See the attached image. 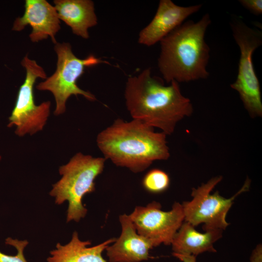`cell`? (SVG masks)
<instances>
[{
	"label": "cell",
	"instance_id": "3",
	"mask_svg": "<svg viewBox=\"0 0 262 262\" xmlns=\"http://www.w3.org/2000/svg\"><path fill=\"white\" fill-rule=\"evenodd\" d=\"M209 14L195 22H184L161 40L158 66L164 80L170 83L207 79L210 49L205 40L211 23Z\"/></svg>",
	"mask_w": 262,
	"mask_h": 262
},
{
	"label": "cell",
	"instance_id": "7",
	"mask_svg": "<svg viewBox=\"0 0 262 262\" xmlns=\"http://www.w3.org/2000/svg\"><path fill=\"white\" fill-rule=\"evenodd\" d=\"M222 180L221 176H216L196 188L192 189V199L181 204L185 221L194 227L202 223L204 231L226 229L229 225L226 221L228 211L235 197L249 190L250 180L247 178L237 193L230 198H226L220 195L218 191L211 194Z\"/></svg>",
	"mask_w": 262,
	"mask_h": 262
},
{
	"label": "cell",
	"instance_id": "19",
	"mask_svg": "<svg viewBox=\"0 0 262 262\" xmlns=\"http://www.w3.org/2000/svg\"><path fill=\"white\" fill-rule=\"evenodd\" d=\"M250 262H262V247L261 245H258L252 252Z\"/></svg>",
	"mask_w": 262,
	"mask_h": 262
},
{
	"label": "cell",
	"instance_id": "10",
	"mask_svg": "<svg viewBox=\"0 0 262 262\" xmlns=\"http://www.w3.org/2000/svg\"><path fill=\"white\" fill-rule=\"evenodd\" d=\"M202 6L200 4L180 6L171 0H161L153 19L140 32L138 43L149 47L160 42Z\"/></svg>",
	"mask_w": 262,
	"mask_h": 262
},
{
	"label": "cell",
	"instance_id": "13",
	"mask_svg": "<svg viewBox=\"0 0 262 262\" xmlns=\"http://www.w3.org/2000/svg\"><path fill=\"white\" fill-rule=\"evenodd\" d=\"M53 3L59 19L69 26L74 34L88 38L89 28L98 23L94 2L90 0H55Z\"/></svg>",
	"mask_w": 262,
	"mask_h": 262
},
{
	"label": "cell",
	"instance_id": "5",
	"mask_svg": "<svg viewBox=\"0 0 262 262\" xmlns=\"http://www.w3.org/2000/svg\"><path fill=\"white\" fill-rule=\"evenodd\" d=\"M230 26L240 52L237 78L230 87L238 93L251 118L262 117L260 85L254 68L252 55L262 44V32L247 26L238 17L231 18Z\"/></svg>",
	"mask_w": 262,
	"mask_h": 262
},
{
	"label": "cell",
	"instance_id": "15",
	"mask_svg": "<svg viewBox=\"0 0 262 262\" xmlns=\"http://www.w3.org/2000/svg\"><path fill=\"white\" fill-rule=\"evenodd\" d=\"M116 238H111L98 245L87 247L89 241H81L74 231L70 241L65 245L58 243L55 249L50 252L47 262H107L102 252Z\"/></svg>",
	"mask_w": 262,
	"mask_h": 262
},
{
	"label": "cell",
	"instance_id": "4",
	"mask_svg": "<svg viewBox=\"0 0 262 262\" xmlns=\"http://www.w3.org/2000/svg\"><path fill=\"white\" fill-rule=\"evenodd\" d=\"M106 160L104 157L96 158L80 152L60 167L62 177L53 184L49 195L58 205L68 201L67 222H79L85 216L87 210L82 199L95 190V180L103 171Z\"/></svg>",
	"mask_w": 262,
	"mask_h": 262
},
{
	"label": "cell",
	"instance_id": "6",
	"mask_svg": "<svg viewBox=\"0 0 262 262\" xmlns=\"http://www.w3.org/2000/svg\"><path fill=\"white\" fill-rule=\"evenodd\" d=\"M54 50L57 56L56 70L44 82H40L36 88L52 93L56 102L54 115H58L65 112L66 100L72 95H81L90 101L96 99L93 94L81 89L77 85V81L83 74L86 67L108 62L93 55L80 59L74 55L68 43L57 42Z\"/></svg>",
	"mask_w": 262,
	"mask_h": 262
},
{
	"label": "cell",
	"instance_id": "14",
	"mask_svg": "<svg viewBox=\"0 0 262 262\" xmlns=\"http://www.w3.org/2000/svg\"><path fill=\"white\" fill-rule=\"evenodd\" d=\"M201 233L185 221L175 235L171 245L172 254L192 255L205 252H215L213 244L222 237L221 229H211Z\"/></svg>",
	"mask_w": 262,
	"mask_h": 262
},
{
	"label": "cell",
	"instance_id": "8",
	"mask_svg": "<svg viewBox=\"0 0 262 262\" xmlns=\"http://www.w3.org/2000/svg\"><path fill=\"white\" fill-rule=\"evenodd\" d=\"M26 70L24 82L20 86L15 107L9 118L8 127H16L15 133L19 136L33 134L41 131L49 115L50 102L39 105L34 102L33 86L38 78L46 79L47 75L42 66L27 55L21 62Z\"/></svg>",
	"mask_w": 262,
	"mask_h": 262
},
{
	"label": "cell",
	"instance_id": "20",
	"mask_svg": "<svg viewBox=\"0 0 262 262\" xmlns=\"http://www.w3.org/2000/svg\"><path fill=\"white\" fill-rule=\"evenodd\" d=\"M182 262H196V257L192 255H173Z\"/></svg>",
	"mask_w": 262,
	"mask_h": 262
},
{
	"label": "cell",
	"instance_id": "16",
	"mask_svg": "<svg viewBox=\"0 0 262 262\" xmlns=\"http://www.w3.org/2000/svg\"><path fill=\"white\" fill-rule=\"evenodd\" d=\"M170 179L168 174L162 170L153 169L144 176L142 184L148 192L157 194L165 191L169 186Z\"/></svg>",
	"mask_w": 262,
	"mask_h": 262
},
{
	"label": "cell",
	"instance_id": "1",
	"mask_svg": "<svg viewBox=\"0 0 262 262\" xmlns=\"http://www.w3.org/2000/svg\"><path fill=\"white\" fill-rule=\"evenodd\" d=\"M179 83L172 81L165 85L164 80L151 75L150 68L129 77L124 97L133 119L158 128L166 135L173 133L177 123L193 112L191 100L182 94Z\"/></svg>",
	"mask_w": 262,
	"mask_h": 262
},
{
	"label": "cell",
	"instance_id": "11",
	"mask_svg": "<svg viewBox=\"0 0 262 262\" xmlns=\"http://www.w3.org/2000/svg\"><path fill=\"white\" fill-rule=\"evenodd\" d=\"M23 15L15 20L13 29L20 31L30 25L32 31L29 37L37 42L50 37L53 43L55 36L61 29L60 20L54 6L46 0H26Z\"/></svg>",
	"mask_w": 262,
	"mask_h": 262
},
{
	"label": "cell",
	"instance_id": "18",
	"mask_svg": "<svg viewBox=\"0 0 262 262\" xmlns=\"http://www.w3.org/2000/svg\"><path fill=\"white\" fill-rule=\"evenodd\" d=\"M241 4L255 15L259 16L262 13V0H240Z\"/></svg>",
	"mask_w": 262,
	"mask_h": 262
},
{
	"label": "cell",
	"instance_id": "9",
	"mask_svg": "<svg viewBox=\"0 0 262 262\" xmlns=\"http://www.w3.org/2000/svg\"><path fill=\"white\" fill-rule=\"evenodd\" d=\"M159 202L153 201L146 206H136L129 214L137 232L149 240L154 247L171 245L184 221L182 205L175 202L170 211L161 210Z\"/></svg>",
	"mask_w": 262,
	"mask_h": 262
},
{
	"label": "cell",
	"instance_id": "17",
	"mask_svg": "<svg viewBox=\"0 0 262 262\" xmlns=\"http://www.w3.org/2000/svg\"><path fill=\"white\" fill-rule=\"evenodd\" d=\"M5 243L15 247L17 253L15 256H11L0 251V262H27L23 253L24 249L29 244L27 240H19L8 237L5 240Z\"/></svg>",
	"mask_w": 262,
	"mask_h": 262
},
{
	"label": "cell",
	"instance_id": "2",
	"mask_svg": "<svg viewBox=\"0 0 262 262\" xmlns=\"http://www.w3.org/2000/svg\"><path fill=\"white\" fill-rule=\"evenodd\" d=\"M166 138L165 133L155 132L153 128L139 120L118 118L98 133L96 141L104 158L137 173L155 161L169 158Z\"/></svg>",
	"mask_w": 262,
	"mask_h": 262
},
{
	"label": "cell",
	"instance_id": "12",
	"mask_svg": "<svg viewBox=\"0 0 262 262\" xmlns=\"http://www.w3.org/2000/svg\"><path fill=\"white\" fill-rule=\"evenodd\" d=\"M122 231L120 236L105 249L109 262H141L150 258L149 252L154 247L151 242L139 235L126 214L119 217Z\"/></svg>",
	"mask_w": 262,
	"mask_h": 262
}]
</instances>
